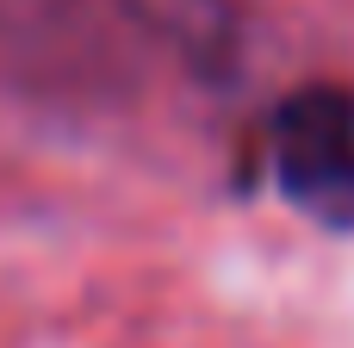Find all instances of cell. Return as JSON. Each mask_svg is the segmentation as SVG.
<instances>
[{
    "label": "cell",
    "instance_id": "7a4b0ae2",
    "mask_svg": "<svg viewBox=\"0 0 354 348\" xmlns=\"http://www.w3.org/2000/svg\"><path fill=\"white\" fill-rule=\"evenodd\" d=\"M180 56H193V62H224L230 56V37H236V25H230V6L224 0H131Z\"/></svg>",
    "mask_w": 354,
    "mask_h": 348
},
{
    "label": "cell",
    "instance_id": "6da1fadb",
    "mask_svg": "<svg viewBox=\"0 0 354 348\" xmlns=\"http://www.w3.org/2000/svg\"><path fill=\"white\" fill-rule=\"evenodd\" d=\"M274 181L324 230H354V93L299 87L274 112Z\"/></svg>",
    "mask_w": 354,
    "mask_h": 348
}]
</instances>
